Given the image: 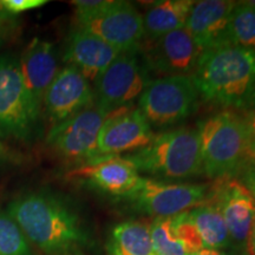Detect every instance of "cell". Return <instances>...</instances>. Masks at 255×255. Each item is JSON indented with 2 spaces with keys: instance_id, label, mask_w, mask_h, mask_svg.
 <instances>
[{
  "instance_id": "cb8c5ba5",
  "label": "cell",
  "mask_w": 255,
  "mask_h": 255,
  "mask_svg": "<svg viewBox=\"0 0 255 255\" xmlns=\"http://www.w3.org/2000/svg\"><path fill=\"white\" fill-rule=\"evenodd\" d=\"M150 238L156 255H189L175 237L170 218H155L150 225Z\"/></svg>"
},
{
  "instance_id": "8992f818",
  "label": "cell",
  "mask_w": 255,
  "mask_h": 255,
  "mask_svg": "<svg viewBox=\"0 0 255 255\" xmlns=\"http://www.w3.org/2000/svg\"><path fill=\"white\" fill-rule=\"evenodd\" d=\"M39 117L24 84L19 60L0 56V139L27 142Z\"/></svg>"
},
{
  "instance_id": "7402d4cb",
  "label": "cell",
  "mask_w": 255,
  "mask_h": 255,
  "mask_svg": "<svg viewBox=\"0 0 255 255\" xmlns=\"http://www.w3.org/2000/svg\"><path fill=\"white\" fill-rule=\"evenodd\" d=\"M228 44L255 50V1H237L227 33Z\"/></svg>"
},
{
  "instance_id": "603a6c76",
  "label": "cell",
  "mask_w": 255,
  "mask_h": 255,
  "mask_svg": "<svg viewBox=\"0 0 255 255\" xmlns=\"http://www.w3.org/2000/svg\"><path fill=\"white\" fill-rule=\"evenodd\" d=\"M0 255H33L30 241L17 222L0 209Z\"/></svg>"
},
{
  "instance_id": "d6a6232c",
  "label": "cell",
  "mask_w": 255,
  "mask_h": 255,
  "mask_svg": "<svg viewBox=\"0 0 255 255\" xmlns=\"http://www.w3.org/2000/svg\"><path fill=\"white\" fill-rule=\"evenodd\" d=\"M246 108H250L251 111H255V87H254L253 92H252L250 101H248Z\"/></svg>"
},
{
  "instance_id": "5bb4252c",
  "label": "cell",
  "mask_w": 255,
  "mask_h": 255,
  "mask_svg": "<svg viewBox=\"0 0 255 255\" xmlns=\"http://www.w3.org/2000/svg\"><path fill=\"white\" fill-rule=\"evenodd\" d=\"M100 193L115 197H124L141 180L135 164L120 155L98 156L81 163L68 174Z\"/></svg>"
},
{
  "instance_id": "1f68e13d",
  "label": "cell",
  "mask_w": 255,
  "mask_h": 255,
  "mask_svg": "<svg viewBox=\"0 0 255 255\" xmlns=\"http://www.w3.org/2000/svg\"><path fill=\"white\" fill-rule=\"evenodd\" d=\"M190 255H229L227 252L222 250H209V248H205V250L197 252V253L190 254Z\"/></svg>"
},
{
  "instance_id": "ac0fdd59",
  "label": "cell",
  "mask_w": 255,
  "mask_h": 255,
  "mask_svg": "<svg viewBox=\"0 0 255 255\" xmlns=\"http://www.w3.org/2000/svg\"><path fill=\"white\" fill-rule=\"evenodd\" d=\"M237 1L202 0L195 1L184 27L203 50L228 44L229 19Z\"/></svg>"
},
{
  "instance_id": "7a4b0ae2",
  "label": "cell",
  "mask_w": 255,
  "mask_h": 255,
  "mask_svg": "<svg viewBox=\"0 0 255 255\" xmlns=\"http://www.w3.org/2000/svg\"><path fill=\"white\" fill-rule=\"evenodd\" d=\"M191 77L206 101L246 108L255 87V50L232 44L206 50Z\"/></svg>"
},
{
  "instance_id": "d590c367",
  "label": "cell",
  "mask_w": 255,
  "mask_h": 255,
  "mask_svg": "<svg viewBox=\"0 0 255 255\" xmlns=\"http://www.w3.org/2000/svg\"><path fill=\"white\" fill-rule=\"evenodd\" d=\"M238 255H242V254H238Z\"/></svg>"
},
{
  "instance_id": "30bf717a",
  "label": "cell",
  "mask_w": 255,
  "mask_h": 255,
  "mask_svg": "<svg viewBox=\"0 0 255 255\" xmlns=\"http://www.w3.org/2000/svg\"><path fill=\"white\" fill-rule=\"evenodd\" d=\"M76 27L90 32L121 52L138 51L144 39L143 15L124 0H111L97 14L76 20Z\"/></svg>"
},
{
  "instance_id": "ffe728a7",
  "label": "cell",
  "mask_w": 255,
  "mask_h": 255,
  "mask_svg": "<svg viewBox=\"0 0 255 255\" xmlns=\"http://www.w3.org/2000/svg\"><path fill=\"white\" fill-rule=\"evenodd\" d=\"M109 255H156L149 225L128 220L111 229L107 242Z\"/></svg>"
},
{
  "instance_id": "836d02e7",
  "label": "cell",
  "mask_w": 255,
  "mask_h": 255,
  "mask_svg": "<svg viewBox=\"0 0 255 255\" xmlns=\"http://www.w3.org/2000/svg\"><path fill=\"white\" fill-rule=\"evenodd\" d=\"M58 255H84V254L81 253V252H78V251H71V252H66V253H62Z\"/></svg>"
},
{
  "instance_id": "6da1fadb",
  "label": "cell",
  "mask_w": 255,
  "mask_h": 255,
  "mask_svg": "<svg viewBox=\"0 0 255 255\" xmlns=\"http://www.w3.org/2000/svg\"><path fill=\"white\" fill-rule=\"evenodd\" d=\"M7 214L38 250L47 255L78 251L89 234L77 213L47 191H28L8 203Z\"/></svg>"
},
{
  "instance_id": "52a82bcc",
  "label": "cell",
  "mask_w": 255,
  "mask_h": 255,
  "mask_svg": "<svg viewBox=\"0 0 255 255\" xmlns=\"http://www.w3.org/2000/svg\"><path fill=\"white\" fill-rule=\"evenodd\" d=\"M151 81L139 50L121 52L95 82L96 104L108 114L131 107Z\"/></svg>"
},
{
  "instance_id": "2e32d148",
  "label": "cell",
  "mask_w": 255,
  "mask_h": 255,
  "mask_svg": "<svg viewBox=\"0 0 255 255\" xmlns=\"http://www.w3.org/2000/svg\"><path fill=\"white\" fill-rule=\"evenodd\" d=\"M120 53L107 41L75 26L66 40L64 60L77 69L89 83H95Z\"/></svg>"
},
{
  "instance_id": "e575fe53",
  "label": "cell",
  "mask_w": 255,
  "mask_h": 255,
  "mask_svg": "<svg viewBox=\"0 0 255 255\" xmlns=\"http://www.w3.org/2000/svg\"><path fill=\"white\" fill-rule=\"evenodd\" d=\"M2 45V30H0V46Z\"/></svg>"
},
{
  "instance_id": "f546056e",
  "label": "cell",
  "mask_w": 255,
  "mask_h": 255,
  "mask_svg": "<svg viewBox=\"0 0 255 255\" xmlns=\"http://www.w3.org/2000/svg\"><path fill=\"white\" fill-rule=\"evenodd\" d=\"M17 15H13L6 9L2 0H0V30H2L4 25H8L14 20Z\"/></svg>"
},
{
  "instance_id": "f1b7e54d",
  "label": "cell",
  "mask_w": 255,
  "mask_h": 255,
  "mask_svg": "<svg viewBox=\"0 0 255 255\" xmlns=\"http://www.w3.org/2000/svg\"><path fill=\"white\" fill-rule=\"evenodd\" d=\"M245 186H246L253 196L255 197V162L253 165H250V168L247 169V171L245 173L244 176Z\"/></svg>"
},
{
  "instance_id": "4316f807",
  "label": "cell",
  "mask_w": 255,
  "mask_h": 255,
  "mask_svg": "<svg viewBox=\"0 0 255 255\" xmlns=\"http://www.w3.org/2000/svg\"><path fill=\"white\" fill-rule=\"evenodd\" d=\"M21 161H23V155L0 139V167L20 164Z\"/></svg>"
},
{
  "instance_id": "484cf974",
  "label": "cell",
  "mask_w": 255,
  "mask_h": 255,
  "mask_svg": "<svg viewBox=\"0 0 255 255\" xmlns=\"http://www.w3.org/2000/svg\"><path fill=\"white\" fill-rule=\"evenodd\" d=\"M2 2L6 9L13 15H18L21 12L41 7L47 4L46 0H2Z\"/></svg>"
},
{
  "instance_id": "e0dca14e",
  "label": "cell",
  "mask_w": 255,
  "mask_h": 255,
  "mask_svg": "<svg viewBox=\"0 0 255 255\" xmlns=\"http://www.w3.org/2000/svg\"><path fill=\"white\" fill-rule=\"evenodd\" d=\"M19 66L32 104L40 115L45 92L58 73L53 44L40 38H33L25 47Z\"/></svg>"
},
{
  "instance_id": "3957f363",
  "label": "cell",
  "mask_w": 255,
  "mask_h": 255,
  "mask_svg": "<svg viewBox=\"0 0 255 255\" xmlns=\"http://www.w3.org/2000/svg\"><path fill=\"white\" fill-rule=\"evenodd\" d=\"M139 174L155 180H183L202 174L197 129L178 128L155 135L145 148L126 156Z\"/></svg>"
},
{
  "instance_id": "ba28073f",
  "label": "cell",
  "mask_w": 255,
  "mask_h": 255,
  "mask_svg": "<svg viewBox=\"0 0 255 255\" xmlns=\"http://www.w3.org/2000/svg\"><path fill=\"white\" fill-rule=\"evenodd\" d=\"M208 195V187L203 184L176 183L141 177L137 186L122 199L127 200L141 214L170 218L202 205Z\"/></svg>"
},
{
  "instance_id": "4fadbf2b",
  "label": "cell",
  "mask_w": 255,
  "mask_h": 255,
  "mask_svg": "<svg viewBox=\"0 0 255 255\" xmlns=\"http://www.w3.org/2000/svg\"><path fill=\"white\" fill-rule=\"evenodd\" d=\"M95 103L91 83L77 69L66 65L58 71L46 90L41 109L53 127Z\"/></svg>"
},
{
  "instance_id": "277c9868",
  "label": "cell",
  "mask_w": 255,
  "mask_h": 255,
  "mask_svg": "<svg viewBox=\"0 0 255 255\" xmlns=\"http://www.w3.org/2000/svg\"><path fill=\"white\" fill-rule=\"evenodd\" d=\"M202 174L209 178L231 177L247 163L248 133L245 116L223 110L199 124Z\"/></svg>"
},
{
  "instance_id": "8fae6325",
  "label": "cell",
  "mask_w": 255,
  "mask_h": 255,
  "mask_svg": "<svg viewBox=\"0 0 255 255\" xmlns=\"http://www.w3.org/2000/svg\"><path fill=\"white\" fill-rule=\"evenodd\" d=\"M203 52L186 27L146 40L139 49L149 72L161 77L193 76Z\"/></svg>"
},
{
  "instance_id": "83f0119b",
  "label": "cell",
  "mask_w": 255,
  "mask_h": 255,
  "mask_svg": "<svg viewBox=\"0 0 255 255\" xmlns=\"http://www.w3.org/2000/svg\"><path fill=\"white\" fill-rule=\"evenodd\" d=\"M247 126V162H255V111H251L245 116Z\"/></svg>"
},
{
  "instance_id": "9c48e42d",
  "label": "cell",
  "mask_w": 255,
  "mask_h": 255,
  "mask_svg": "<svg viewBox=\"0 0 255 255\" xmlns=\"http://www.w3.org/2000/svg\"><path fill=\"white\" fill-rule=\"evenodd\" d=\"M108 115L95 103L51 128L46 144L66 161L84 163L98 157V136Z\"/></svg>"
},
{
  "instance_id": "9a60e30c",
  "label": "cell",
  "mask_w": 255,
  "mask_h": 255,
  "mask_svg": "<svg viewBox=\"0 0 255 255\" xmlns=\"http://www.w3.org/2000/svg\"><path fill=\"white\" fill-rule=\"evenodd\" d=\"M129 108L108 115L98 136L101 156L130 154L150 144L155 136L151 126L141 111Z\"/></svg>"
},
{
  "instance_id": "44dd1931",
  "label": "cell",
  "mask_w": 255,
  "mask_h": 255,
  "mask_svg": "<svg viewBox=\"0 0 255 255\" xmlns=\"http://www.w3.org/2000/svg\"><path fill=\"white\" fill-rule=\"evenodd\" d=\"M188 212L202 238L205 248L223 250L232 247L227 225L214 203L207 200L205 203L194 207Z\"/></svg>"
},
{
  "instance_id": "4dcf8cb0",
  "label": "cell",
  "mask_w": 255,
  "mask_h": 255,
  "mask_svg": "<svg viewBox=\"0 0 255 255\" xmlns=\"http://www.w3.org/2000/svg\"><path fill=\"white\" fill-rule=\"evenodd\" d=\"M247 252L250 253V255H255V220L253 225H252L250 235H248Z\"/></svg>"
},
{
  "instance_id": "d6986e66",
  "label": "cell",
  "mask_w": 255,
  "mask_h": 255,
  "mask_svg": "<svg viewBox=\"0 0 255 255\" xmlns=\"http://www.w3.org/2000/svg\"><path fill=\"white\" fill-rule=\"evenodd\" d=\"M194 4L193 0H159L152 2L143 15L145 39H156L184 27Z\"/></svg>"
},
{
  "instance_id": "d4e9b609",
  "label": "cell",
  "mask_w": 255,
  "mask_h": 255,
  "mask_svg": "<svg viewBox=\"0 0 255 255\" xmlns=\"http://www.w3.org/2000/svg\"><path fill=\"white\" fill-rule=\"evenodd\" d=\"M173 231L175 237L181 242L188 254H194L205 250L202 238L197 231L195 223L191 220L189 212H183L181 214L171 216Z\"/></svg>"
},
{
  "instance_id": "7c38bea8",
  "label": "cell",
  "mask_w": 255,
  "mask_h": 255,
  "mask_svg": "<svg viewBox=\"0 0 255 255\" xmlns=\"http://www.w3.org/2000/svg\"><path fill=\"white\" fill-rule=\"evenodd\" d=\"M208 201L218 207L227 225L231 246L240 254L247 252V241L255 220V197L244 183L232 177L219 178L209 190Z\"/></svg>"
},
{
  "instance_id": "5b68a950",
  "label": "cell",
  "mask_w": 255,
  "mask_h": 255,
  "mask_svg": "<svg viewBox=\"0 0 255 255\" xmlns=\"http://www.w3.org/2000/svg\"><path fill=\"white\" fill-rule=\"evenodd\" d=\"M191 76H167L149 83L138 98V109L150 126H175L189 117L199 104Z\"/></svg>"
}]
</instances>
